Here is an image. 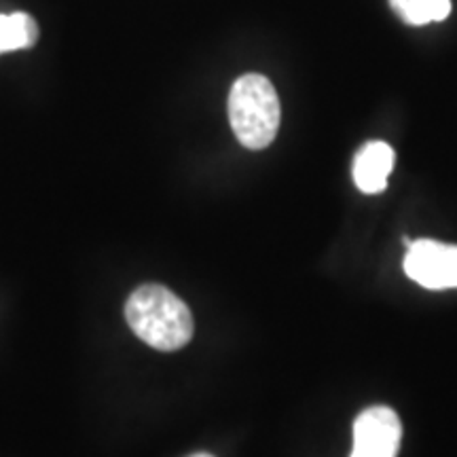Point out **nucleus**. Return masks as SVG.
<instances>
[{
    "label": "nucleus",
    "mask_w": 457,
    "mask_h": 457,
    "mask_svg": "<svg viewBox=\"0 0 457 457\" xmlns=\"http://www.w3.org/2000/svg\"><path fill=\"white\" fill-rule=\"evenodd\" d=\"M404 273L428 290L457 288V245L417 239L407 245Z\"/></svg>",
    "instance_id": "nucleus-3"
},
{
    "label": "nucleus",
    "mask_w": 457,
    "mask_h": 457,
    "mask_svg": "<svg viewBox=\"0 0 457 457\" xmlns=\"http://www.w3.org/2000/svg\"><path fill=\"white\" fill-rule=\"evenodd\" d=\"M403 424L390 407H369L353 421V449L350 457H396Z\"/></svg>",
    "instance_id": "nucleus-4"
},
{
    "label": "nucleus",
    "mask_w": 457,
    "mask_h": 457,
    "mask_svg": "<svg viewBox=\"0 0 457 457\" xmlns=\"http://www.w3.org/2000/svg\"><path fill=\"white\" fill-rule=\"evenodd\" d=\"M37 38L38 26L28 13L0 15V54L32 47Z\"/></svg>",
    "instance_id": "nucleus-6"
},
{
    "label": "nucleus",
    "mask_w": 457,
    "mask_h": 457,
    "mask_svg": "<svg viewBox=\"0 0 457 457\" xmlns=\"http://www.w3.org/2000/svg\"><path fill=\"white\" fill-rule=\"evenodd\" d=\"M188 457H214V455H210V453H193V455H188Z\"/></svg>",
    "instance_id": "nucleus-8"
},
{
    "label": "nucleus",
    "mask_w": 457,
    "mask_h": 457,
    "mask_svg": "<svg viewBox=\"0 0 457 457\" xmlns=\"http://www.w3.org/2000/svg\"><path fill=\"white\" fill-rule=\"evenodd\" d=\"M390 4L411 26L443 21L451 13V0H390Z\"/></svg>",
    "instance_id": "nucleus-7"
},
{
    "label": "nucleus",
    "mask_w": 457,
    "mask_h": 457,
    "mask_svg": "<svg viewBox=\"0 0 457 457\" xmlns=\"http://www.w3.org/2000/svg\"><path fill=\"white\" fill-rule=\"evenodd\" d=\"M394 170V148L387 142L375 140L364 145L353 159V182L362 193L375 195L387 187Z\"/></svg>",
    "instance_id": "nucleus-5"
},
{
    "label": "nucleus",
    "mask_w": 457,
    "mask_h": 457,
    "mask_svg": "<svg viewBox=\"0 0 457 457\" xmlns=\"http://www.w3.org/2000/svg\"><path fill=\"white\" fill-rule=\"evenodd\" d=\"M125 320L134 335L159 352L185 347L195 328L187 303L162 284L136 288L125 303Z\"/></svg>",
    "instance_id": "nucleus-1"
},
{
    "label": "nucleus",
    "mask_w": 457,
    "mask_h": 457,
    "mask_svg": "<svg viewBox=\"0 0 457 457\" xmlns=\"http://www.w3.org/2000/svg\"><path fill=\"white\" fill-rule=\"evenodd\" d=\"M278 91L262 74H244L228 94V121L236 138L250 151H261L276 140L279 129Z\"/></svg>",
    "instance_id": "nucleus-2"
}]
</instances>
